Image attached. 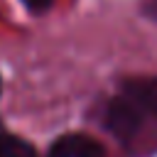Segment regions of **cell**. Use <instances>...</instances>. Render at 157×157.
<instances>
[{
    "label": "cell",
    "instance_id": "1",
    "mask_svg": "<svg viewBox=\"0 0 157 157\" xmlns=\"http://www.w3.org/2000/svg\"><path fill=\"white\" fill-rule=\"evenodd\" d=\"M130 157L157 155V74L123 76L91 118Z\"/></svg>",
    "mask_w": 157,
    "mask_h": 157
},
{
    "label": "cell",
    "instance_id": "2",
    "mask_svg": "<svg viewBox=\"0 0 157 157\" xmlns=\"http://www.w3.org/2000/svg\"><path fill=\"white\" fill-rule=\"evenodd\" d=\"M44 157H108V155L101 140H96L88 132L71 130V132L56 135L49 142Z\"/></svg>",
    "mask_w": 157,
    "mask_h": 157
},
{
    "label": "cell",
    "instance_id": "3",
    "mask_svg": "<svg viewBox=\"0 0 157 157\" xmlns=\"http://www.w3.org/2000/svg\"><path fill=\"white\" fill-rule=\"evenodd\" d=\"M0 157H39L34 142L10 130L0 132Z\"/></svg>",
    "mask_w": 157,
    "mask_h": 157
},
{
    "label": "cell",
    "instance_id": "4",
    "mask_svg": "<svg viewBox=\"0 0 157 157\" xmlns=\"http://www.w3.org/2000/svg\"><path fill=\"white\" fill-rule=\"evenodd\" d=\"M20 2L29 15H47L54 7V0H20Z\"/></svg>",
    "mask_w": 157,
    "mask_h": 157
},
{
    "label": "cell",
    "instance_id": "5",
    "mask_svg": "<svg viewBox=\"0 0 157 157\" xmlns=\"http://www.w3.org/2000/svg\"><path fill=\"white\" fill-rule=\"evenodd\" d=\"M140 12L147 20L157 22V0H140Z\"/></svg>",
    "mask_w": 157,
    "mask_h": 157
},
{
    "label": "cell",
    "instance_id": "6",
    "mask_svg": "<svg viewBox=\"0 0 157 157\" xmlns=\"http://www.w3.org/2000/svg\"><path fill=\"white\" fill-rule=\"evenodd\" d=\"M5 130H7V128H5V123L0 120V132H5Z\"/></svg>",
    "mask_w": 157,
    "mask_h": 157
},
{
    "label": "cell",
    "instance_id": "7",
    "mask_svg": "<svg viewBox=\"0 0 157 157\" xmlns=\"http://www.w3.org/2000/svg\"><path fill=\"white\" fill-rule=\"evenodd\" d=\"M0 96H2V74H0Z\"/></svg>",
    "mask_w": 157,
    "mask_h": 157
}]
</instances>
